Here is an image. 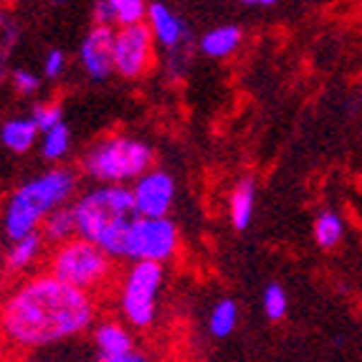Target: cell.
I'll return each instance as SVG.
<instances>
[{
  "label": "cell",
  "mask_w": 362,
  "mask_h": 362,
  "mask_svg": "<svg viewBox=\"0 0 362 362\" xmlns=\"http://www.w3.org/2000/svg\"><path fill=\"white\" fill-rule=\"evenodd\" d=\"M147 21H150V30L155 41H160L168 49H177L182 41L187 38V28L175 13L170 11L163 3H150V13H147Z\"/></svg>",
  "instance_id": "8fae6325"
},
{
  "label": "cell",
  "mask_w": 362,
  "mask_h": 362,
  "mask_svg": "<svg viewBox=\"0 0 362 362\" xmlns=\"http://www.w3.org/2000/svg\"><path fill=\"white\" fill-rule=\"evenodd\" d=\"M38 124L33 119H11L3 124V145L11 152H28L36 142Z\"/></svg>",
  "instance_id": "e0dca14e"
},
{
  "label": "cell",
  "mask_w": 362,
  "mask_h": 362,
  "mask_svg": "<svg viewBox=\"0 0 362 362\" xmlns=\"http://www.w3.org/2000/svg\"><path fill=\"white\" fill-rule=\"evenodd\" d=\"M66 150H69V129L64 124L46 132V137H43V157L46 160H59V157L66 155Z\"/></svg>",
  "instance_id": "44dd1931"
},
{
  "label": "cell",
  "mask_w": 362,
  "mask_h": 362,
  "mask_svg": "<svg viewBox=\"0 0 362 362\" xmlns=\"http://www.w3.org/2000/svg\"><path fill=\"white\" fill-rule=\"evenodd\" d=\"M78 238L97 243L112 259H124L132 226L139 221L134 193L124 185H104L74 206Z\"/></svg>",
  "instance_id": "7a4b0ae2"
},
{
  "label": "cell",
  "mask_w": 362,
  "mask_h": 362,
  "mask_svg": "<svg viewBox=\"0 0 362 362\" xmlns=\"http://www.w3.org/2000/svg\"><path fill=\"white\" fill-rule=\"evenodd\" d=\"M180 235L177 226L168 218H139L132 226L127 241V254L124 259L137 261H152V264H165L177 254Z\"/></svg>",
  "instance_id": "52a82bcc"
},
{
  "label": "cell",
  "mask_w": 362,
  "mask_h": 362,
  "mask_svg": "<svg viewBox=\"0 0 362 362\" xmlns=\"http://www.w3.org/2000/svg\"><path fill=\"white\" fill-rule=\"evenodd\" d=\"M155 155L142 139L127 137V134H112L86 150L84 165L86 175L102 180L107 185H122L127 180H139L152 170Z\"/></svg>",
  "instance_id": "5b68a950"
},
{
  "label": "cell",
  "mask_w": 362,
  "mask_h": 362,
  "mask_svg": "<svg viewBox=\"0 0 362 362\" xmlns=\"http://www.w3.org/2000/svg\"><path fill=\"white\" fill-rule=\"evenodd\" d=\"M264 309L269 314V320L279 322L284 320L286 314V291L281 284H269L266 286V294H264Z\"/></svg>",
  "instance_id": "7402d4cb"
},
{
  "label": "cell",
  "mask_w": 362,
  "mask_h": 362,
  "mask_svg": "<svg viewBox=\"0 0 362 362\" xmlns=\"http://www.w3.org/2000/svg\"><path fill=\"white\" fill-rule=\"evenodd\" d=\"M112 3H115V16L119 28L145 23L147 13H150V6L142 0H112Z\"/></svg>",
  "instance_id": "ffe728a7"
},
{
  "label": "cell",
  "mask_w": 362,
  "mask_h": 362,
  "mask_svg": "<svg viewBox=\"0 0 362 362\" xmlns=\"http://www.w3.org/2000/svg\"><path fill=\"white\" fill-rule=\"evenodd\" d=\"M99 362H150V360H147V355H145V352L134 350V352H129V355L112 357V360H99Z\"/></svg>",
  "instance_id": "4316f807"
},
{
  "label": "cell",
  "mask_w": 362,
  "mask_h": 362,
  "mask_svg": "<svg viewBox=\"0 0 362 362\" xmlns=\"http://www.w3.org/2000/svg\"><path fill=\"white\" fill-rule=\"evenodd\" d=\"M241 38V28H235V25H218V28L208 30L206 36L200 38V49L211 59H223V56L233 54L238 49Z\"/></svg>",
  "instance_id": "9a60e30c"
},
{
  "label": "cell",
  "mask_w": 362,
  "mask_h": 362,
  "mask_svg": "<svg viewBox=\"0 0 362 362\" xmlns=\"http://www.w3.org/2000/svg\"><path fill=\"white\" fill-rule=\"evenodd\" d=\"M254 198H256V185L251 177L246 180H238L235 187L230 190V221H233L235 230H246L251 223V216H254Z\"/></svg>",
  "instance_id": "4fadbf2b"
},
{
  "label": "cell",
  "mask_w": 362,
  "mask_h": 362,
  "mask_svg": "<svg viewBox=\"0 0 362 362\" xmlns=\"http://www.w3.org/2000/svg\"><path fill=\"white\" fill-rule=\"evenodd\" d=\"M46 272L97 299V294H104L115 281V259L97 243L74 238L64 246H56Z\"/></svg>",
  "instance_id": "277c9868"
},
{
  "label": "cell",
  "mask_w": 362,
  "mask_h": 362,
  "mask_svg": "<svg viewBox=\"0 0 362 362\" xmlns=\"http://www.w3.org/2000/svg\"><path fill=\"white\" fill-rule=\"evenodd\" d=\"M94 25H107V28H115L117 16H115V3L112 0H102L94 6Z\"/></svg>",
  "instance_id": "cb8c5ba5"
},
{
  "label": "cell",
  "mask_w": 362,
  "mask_h": 362,
  "mask_svg": "<svg viewBox=\"0 0 362 362\" xmlns=\"http://www.w3.org/2000/svg\"><path fill=\"white\" fill-rule=\"evenodd\" d=\"M235 322H238V307L230 299L218 302L211 312V332L216 337H228L235 329Z\"/></svg>",
  "instance_id": "d6986e66"
},
{
  "label": "cell",
  "mask_w": 362,
  "mask_h": 362,
  "mask_svg": "<svg viewBox=\"0 0 362 362\" xmlns=\"http://www.w3.org/2000/svg\"><path fill=\"white\" fill-rule=\"evenodd\" d=\"M163 264L137 261L122 281V312L137 329H145L155 322V299L163 286Z\"/></svg>",
  "instance_id": "8992f818"
},
{
  "label": "cell",
  "mask_w": 362,
  "mask_h": 362,
  "mask_svg": "<svg viewBox=\"0 0 362 362\" xmlns=\"http://www.w3.org/2000/svg\"><path fill=\"white\" fill-rule=\"evenodd\" d=\"M97 320V302L43 272L21 281L3 307V334L16 350H38L86 332Z\"/></svg>",
  "instance_id": "6da1fadb"
},
{
  "label": "cell",
  "mask_w": 362,
  "mask_h": 362,
  "mask_svg": "<svg viewBox=\"0 0 362 362\" xmlns=\"http://www.w3.org/2000/svg\"><path fill=\"white\" fill-rule=\"evenodd\" d=\"M33 122L38 124L41 132H51V129H56L59 124H64V122H61V107L56 102L38 104V107L33 109Z\"/></svg>",
  "instance_id": "603a6c76"
},
{
  "label": "cell",
  "mask_w": 362,
  "mask_h": 362,
  "mask_svg": "<svg viewBox=\"0 0 362 362\" xmlns=\"http://www.w3.org/2000/svg\"><path fill=\"white\" fill-rule=\"evenodd\" d=\"M94 342L99 347V360H112V357H122L134 352L132 334L127 332V327L122 322L107 320L97 325L94 329Z\"/></svg>",
  "instance_id": "7c38bea8"
},
{
  "label": "cell",
  "mask_w": 362,
  "mask_h": 362,
  "mask_svg": "<svg viewBox=\"0 0 362 362\" xmlns=\"http://www.w3.org/2000/svg\"><path fill=\"white\" fill-rule=\"evenodd\" d=\"M76 233H78V223H76L74 208H59V211L51 213L41 226L43 241L56 243V246H64V243L74 241Z\"/></svg>",
  "instance_id": "5bb4252c"
},
{
  "label": "cell",
  "mask_w": 362,
  "mask_h": 362,
  "mask_svg": "<svg viewBox=\"0 0 362 362\" xmlns=\"http://www.w3.org/2000/svg\"><path fill=\"white\" fill-rule=\"evenodd\" d=\"M76 187V177L71 170H51L46 175L21 185L11 195L6 208V233L13 243L23 241L28 235L38 233L43 221L54 211L64 208L66 198Z\"/></svg>",
  "instance_id": "3957f363"
},
{
  "label": "cell",
  "mask_w": 362,
  "mask_h": 362,
  "mask_svg": "<svg viewBox=\"0 0 362 362\" xmlns=\"http://www.w3.org/2000/svg\"><path fill=\"white\" fill-rule=\"evenodd\" d=\"M132 193L139 218H165L170 208H173L175 182L163 170H150L145 177H139L134 182Z\"/></svg>",
  "instance_id": "9c48e42d"
},
{
  "label": "cell",
  "mask_w": 362,
  "mask_h": 362,
  "mask_svg": "<svg viewBox=\"0 0 362 362\" xmlns=\"http://www.w3.org/2000/svg\"><path fill=\"white\" fill-rule=\"evenodd\" d=\"M344 226L334 213H322L314 221V241L320 248H334L342 241Z\"/></svg>",
  "instance_id": "ac0fdd59"
},
{
  "label": "cell",
  "mask_w": 362,
  "mask_h": 362,
  "mask_svg": "<svg viewBox=\"0 0 362 362\" xmlns=\"http://www.w3.org/2000/svg\"><path fill=\"white\" fill-rule=\"evenodd\" d=\"M243 6L246 8H272V6H276V3H274V0H246Z\"/></svg>",
  "instance_id": "83f0119b"
},
{
  "label": "cell",
  "mask_w": 362,
  "mask_h": 362,
  "mask_svg": "<svg viewBox=\"0 0 362 362\" xmlns=\"http://www.w3.org/2000/svg\"><path fill=\"white\" fill-rule=\"evenodd\" d=\"M13 89L23 94V97H28V94L38 91V78L28 71H13Z\"/></svg>",
  "instance_id": "d4e9b609"
},
{
  "label": "cell",
  "mask_w": 362,
  "mask_h": 362,
  "mask_svg": "<svg viewBox=\"0 0 362 362\" xmlns=\"http://www.w3.org/2000/svg\"><path fill=\"white\" fill-rule=\"evenodd\" d=\"M64 64H66V56H64V51L54 49L49 56H46L43 71H46V76H49V78H56V76H61V71H64Z\"/></svg>",
  "instance_id": "484cf974"
},
{
  "label": "cell",
  "mask_w": 362,
  "mask_h": 362,
  "mask_svg": "<svg viewBox=\"0 0 362 362\" xmlns=\"http://www.w3.org/2000/svg\"><path fill=\"white\" fill-rule=\"evenodd\" d=\"M43 235L41 230L33 235H28V238H23V241H16L11 246V251H8L6 256V266L8 272L16 274V272H23V269H28L30 264H36L38 256H41L43 251Z\"/></svg>",
  "instance_id": "2e32d148"
},
{
  "label": "cell",
  "mask_w": 362,
  "mask_h": 362,
  "mask_svg": "<svg viewBox=\"0 0 362 362\" xmlns=\"http://www.w3.org/2000/svg\"><path fill=\"white\" fill-rule=\"evenodd\" d=\"M115 38L117 30L107 25H94L81 43V64L91 78H107L115 71Z\"/></svg>",
  "instance_id": "30bf717a"
},
{
  "label": "cell",
  "mask_w": 362,
  "mask_h": 362,
  "mask_svg": "<svg viewBox=\"0 0 362 362\" xmlns=\"http://www.w3.org/2000/svg\"><path fill=\"white\" fill-rule=\"evenodd\" d=\"M155 66V36L147 23L119 28L115 38V71L122 78H142Z\"/></svg>",
  "instance_id": "ba28073f"
}]
</instances>
